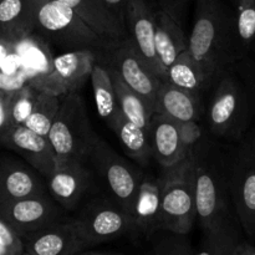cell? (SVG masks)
<instances>
[{
  "mask_svg": "<svg viewBox=\"0 0 255 255\" xmlns=\"http://www.w3.org/2000/svg\"><path fill=\"white\" fill-rule=\"evenodd\" d=\"M188 51L208 81L239 55L236 20L221 0H198Z\"/></svg>",
  "mask_w": 255,
  "mask_h": 255,
  "instance_id": "cell-1",
  "label": "cell"
},
{
  "mask_svg": "<svg viewBox=\"0 0 255 255\" xmlns=\"http://www.w3.org/2000/svg\"><path fill=\"white\" fill-rule=\"evenodd\" d=\"M35 32L66 51L91 50L104 54L109 45L69 5L60 0H26Z\"/></svg>",
  "mask_w": 255,
  "mask_h": 255,
  "instance_id": "cell-2",
  "label": "cell"
},
{
  "mask_svg": "<svg viewBox=\"0 0 255 255\" xmlns=\"http://www.w3.org/2000/svg\"><path fill=\"white\" fill-rule=\"evenodd\" d=\"M194 149L161 176L162 231L187 236L197 218L194 189Z\"/></svg>",
  "mask_w": 255,
  "mask_h": 255,
  "instance_id": "cell-3",
  "label": "cell"
},
{
  "mask_svg": "<svg viewBox=\"0 0 255 255\" xmlns=\"http://www.w3.org/2000/svg\"><path fill=\"white\" fill-rule=\"evenodd\" d=\"M47 137L59 157L87 159L97 134L92 129L84 100L77 92L61 96L60 109Z\"/></svg>",
  "mask_w": 255,
  "mask_h": 255,
  "instance_id": "cell-4",
  "label": "cell"
},
{
  "mask_svg": "<svg viewBox=\"0 0 255 255\" xmlns=\"http://www.w3.org/2000/svg\"><path fill=\"white\" fill-rule=\"evenodd\" d=\"M87 159L109 191L110 198L131 216L138 197L143 177L120 157L104 139L95 138Z\"/></svg>",
  "mask_w": 255,
  "mask_h": 255,
  "instance_id": "cell-5",
  "label": "cell"
},
{
  "mask_svg": "<svg viewBox=\"0 0 255 255\" xmlns=\"http://www.w3.org/2000/svg\"><path fill=\"white\" fill-rule=\"evenodd\" d=\"M86 247L112 241L133 231L132 218L111 198H95L72 219Z\"/></svg>",
  "mask_w": 255,
  "mask_h": 255,
  "instance_id": "cell-6",
  "label": "cell"
},
{
  "mask_svg": "<svg viewBox=\"0 0 255 255\" xmlns=\"http://www.w3.org/2000/svg\"><path fill=\"white\" fill-rule=\"evenodd\" d=\"M248 120V99L243 86L232 75H224L214 91L208 121L216 136H241Z\"/></svg>",
  "mask_w": 255,
  "mask_h": 255,
  "instance_id": "cell-7",
  "label": "cell"
},
{
  "mask_svg": "<svg viewBox=\"0 0 255 255\" xmlns=\"http://www.w3.org/2000/svg\"><path fill=\"white\" fill-rule=\"evenodd\" d=\"M229 191L241 227L255 238V143L244 144L228 167Z\"/></svg>",
  "mask_w": 255,
  "mask_h": 255,
  "instance_id": "cell-8",
  "label": "cell"
},
{
  "mask_svg": "<svg viewBox=\"0 0 255 255\" xmlns=\"http://www.w3.org/2000/svg\"><path fill=\"white\" fill-rule=\"evenodd\" d=\"M97 56L99 55L91 50L65 51L54 57L49 74L29 84L37 90L50 91L60 97L74 94L79 91L87 80L91 79Z\"/></svg>",
  "mask_w": 255,
  "mask_h": 255,
  "instance_id": "cell-9",
  "label": "cell"
},
{
  "mask_svg": "<svg viewBox=\"0 0 255 255\" xmlns=\"http://www.w3.org/2000/svg\"><path fill=\"white\" fill-rule=\"evenodd\" d=\"M124 19L132 49L161 81H166L156 51V11L147 0H127Z\"/></svg>",
  "mask_w": 255,
  "mask_h": 255,
  "instance_id": "cell-10",
  "label": "cell"
},
{
  "mask_svg": "<svg viewBox=\"0 0 255 255\" xmlns=\"http://www.w3.org/2000/svg\"><path fill=\"white\" fill-rule=\"evenodd\" d=\"M105 55V65L114 67L121 79L146 100L154 114L157 92L161 80L139 59L127 37L107 49Z\"/></svg>",
  "mask_w": 255,
  "mask_h": 255,
  "instance_id": "cell-11",
  "label": "cell"
},
{
  "mask_svg": "<svg viewBox=\"0 0 255 255\" xmlns=\"http://www.w3.org/2000/svg\"><path fill=\"white\" fill-rule=\"evenodd\" d=\"M45 193L11 202H0V218L6 221L20 236L35 233L60 222L61 211Z\"/></svg>",
  "mask_w": 255,
  "mask_h": 255,
  "instance_id": "cell-12",
  "label": "cell"
},
{
  "mask_svg": "<svg viewBox=\"0 0 255 255\" xmlns=\"http://www.w3.org/2000/svg\"><path fill=\"white\" fill-rule=\"evenodd\" d=\"M1 144L24 157L25 161L47 178L56 164L57 154L49 137L27 128L25 125H15L0 133Z\"/></svg>",
  "mask_w": 255,
  "mask_h": 255,
  "instance_id": "cell-13",
  "label": "cell"
},
{
  "mask_svg": "<svg viewBox=\"0 0 255 255\" xmlns=\"http://www.w3.org/2000/svg\"><path fill=\"white\" fill-rule=\"evenodd\" d=\"M46 179L52 198L64 208L74 209L91 184V173L82 159L57 156L54 171Z\"/></svg>",
  "mask_w": 255,
  "mask_h": 255,
  "instance_id": "cell-14",
  "label": "cell"
},
{
  "mask_svg": "<svg viewBox=\"0 0 255 255\" xmlns=\"http://www.w3.org/2000/svg\"><path fill=\"white\" fill-rule=\"evenodd\" d=\"M25 251L35 255H75L86 248L74 221L56 222L24 237Z\"/></svg>",
  "mask_w": 255,
  "mask_h": 255,
  "instance_id": "cell-15",
  "label": "cell"
},
{
  "mask_svg": "<svg viewBox=\"0 0 255 255\" xmlns=\"http://www.w3.org/2000/svg\"><path fill=\"white\" fill-rule=\"evenodd\" d=\"M152 154L163 168L176 166L186 159L192 151L187 148L182 137L181 122L154 112L149 122Z\"/></svg>",
  "mask_w": 255,
  "mask_h": 255,
  "instance_id": "cell-16",
  "label": "cell"
},
{
  "mask_svg": "<svg viewBox=\"0 0 255 255\" xmlns=\"http://www.w3.org/2000/svg\"><path fill=\"white\" fill-rule=\"evenodd\" d=\"M45 193L41 179L29 167L4 157L0 166V202H11Z\"/></svg>",
  "mask_w": 255,
  "mask_h": 255,
  "instance_id": "cell-17",
  "label": "cell"
},
{
  "mask_svg": "<svg viewBox=\"0 0 255 255\" xmlns=\"http://www.w3.org/2000/svg\"><path fill=\"white\" fill-rule=\"evenodd\" d=\"M161 214V177H143L132 213V232L149 238L162 231Z\"/></svg>",
  "mask_w": 255,
  "mask_h": 255,
  "instance_id": "cell-18",
  "label": "cell"
},
{
  "mask_svg": "<svg viewBox=\"0 0 255 255\" xmlns=\"http://www.w3.org/2000/svg\"><path fill=\"white\" fill-rule=\"evenodd\" d=\"M77 12L109 45V49L126 37L125 25L110 11L104 0H60Z\"/></svg>",
  "mask_w": 255,
  "mask_h": 255,
  "instance_id": "cell-19",
  "label": "cell"
},
{
  "mask_svg": "<svg viewBox=\"0 0 255 255\" xmlns=\"http://www.w3.org/2000/svg\"><path fill=\"white\" fill-rule=\"evenodd\" d=\"M199 110L198 94L172 85L168 81H161L154 112L166 115L178 122H189L199 119Z\"/></svg>",
  "mask_w": 255,
  "mask_h": 255,
  "instance_id": "cell-20",
  "label": "cell"
},
{
  "mask_svg": "<svg viewBox=\"0 0 255 255\" xmlns=\"http://www.w3.org/2000/svg\"><path fill=\"white\" fill-rule=\"evenodd\" d=\"M187 49L188 41L181 24L162 9L156 11V51L166 77L169 66Z\"/></svg>",
  "mask_w": 255,
  "mask_h": 255,
  "instance_id": "cell-21",
  "label": "cell"
},
{
  "mask_svg": "<svg viewBox=\"0 0 255 255\" xmlns=\"http://www.w3.org/2000/svg\"><path fill=\"white\" fill-rule=\"evenodd\" d=\"M35 32L34 20L26 0H0L1 41L17 45Z\"/></svg>",
  "mask_w": 255,
  "mask_h": 255,
  "instance_id": "cell-22",
  "label": "cell"
},
{
  "mask_svg": "<svg viewBox=\"0 0 255 255\" xmlns=\"http://www.w3.org/2000/svg\"><path fill=\"white\" fill-rule=\"evenodd\" d=\"M109 128L115 132L125 152L138 163L146 164L149 157L153 156L148 132L127 120L122 112L110 125Z\"/></svg>",
  "mask_w": 255,
  "mask_h": 255,
  "instance_id": "cell-23",
  "label": "cell"
},
{
  "mask_svg": "<svg viewBox=\"0 0 255 255\" xmlns=\"http://www.w3.org/2000/svg\"><path fill=\"white\" fill-rule=\"evenodd\" d=\"M109 67L110 74H111L115 91H116L117 101H119L120 109H121V112L124 114V116L131 122H133L134 125H137V126H139L141 128L146 129L148 132L149 122H151V117L153 115V111L151 110V107L148 106L146 100L141 95L137 94L134 90H132L121 79L119 72L114 67Z\"/></svg>",
  "mask_w": 255,
  "mask_h": 255,
  "instance_id": "cell-24",
  "label": "cell"
},
{
  "mask_svg": "<svg viewBox=\"0 0 255 255\" xmlns=\"http://www.w3.org/2000/svg\"><path fill=\"white\" fill-rule=\"evenodd\" d=\"M90 80H91L92 90H94L97 114L106 122L107 127H109L115 121V119L121 114L109 67L101 62L100 64L96 62L92 69Z\"/></svg>",
  "mask_w": 255,
  "mask_h": 255,
  "instance_id": "cell-25",
  "label": "cell"
},
{
  "mask_svg": "<svg viewBox=\"0 0 255 255\" xmlns=\"http://www.w3.org/2000/svg\"><path fill=\"white\" fill-rule=\"evenodd\" d=\"M166 81L198 95L199 91L209 82L199 65L191 56L188 49L182 52L167 70Z\"/></svg>",
  "mask_w": 255,
  "mask_h": 255,
  "instance_id": "cell-26",
  "label": "cell"
},
{
  "mask_svg": "<svg viewBox=\"0 0 255 255\" xmlns=\"http://www.w3.org/2000/svg\"><path fill=\"white\" fill-rule=\"evenodd\" d=\"M61 104V97L45 90H39L31 114L24 122L25 126L42 136H49L54 120Z\"/></svg>",
  "mask_w": 255,
  "mask_h": 255,
  "instance_id": "cell-27",
  "label": "cell"
},
{
  "mask_svg": "<svg viewBox=\"0 0 255 255\" xmlns=\"http://www.w3.org/2000/svg\"><path fill=\"white\" fill-rule=\"evenodd\" d=\"M234 20L239 47L248 51L255 44V0H237Z\"/></svg>",
  "mask_w": 255,
  "mask_h": 255,
  "instance_id": "cell-28",
  "label": "cell"
},
{
  "mask_svg": "<svg viewBox=\"0 0 255 255\" xmlns=\"http://www.w3.org/2000/svg\"><path fill=\"white\" fill-rule=\"evenodd\" d=\"M10 92V107L14 125H24L36 101L39 90L30 84Z\"/></svg>",
  "mask_w": 255,
  "mask_h": 255,
  "instance_id": "cell-29",
  "label": "cell"
},
{
  "mask_svg": "<svg viewBox=\"0 0 255 255\" xmlns=\"http://www.w3.org/2000/svg\"><path fill=\"white\" fill-rule=\"evenodd\" d=\"M154 254L156 255H214L207 251L194 253L191 244L188 243L183 234H174L166 236L159 239L154 244Z\"/></svg>",
  "mask_w": 255,
  "mask_h": 255,
  "instance_id": "cell-30",
  "label": "cell"
},
{
  "mask_svg": "<svg viewBox=\"0 0 255 255\" xmlns=\"http://www.w3.org/2000/svg\"><path fill=\"white\" fill-rule=\"evenodd\" d=\"M25 252L24 238L0 218V255H24Z\"/></svg>",
  "mask_w": 255,
  "mask_h": 255,
  "instance_id": "cell-31",
  "label": "cell"
},
{
  "mask_svg": "<svg viewBox=\"0 0 255 255\" xmlns=\"http://www.w3.org/2000/svg\"><path fill=\"white\" fill-rule=\"evenodd\" d=\"M15 126L11 116L10 107V92L7 90L0 91V133H4L7 129Z\"/></svg>",
  "mask_w": 255,
  "mask_h": 255,
  "instance_id": "cell-32",
  "label": "cell"
},
{
  "mask_svg": "<svg viewBox=\"0 0 255 255\" xmlns=\"http://www.w3.org/2000/svg\"><path fill=\"white\" fill-rule=\"evenodd\" d=\"M181 127L182 137H183V141L184 143H186L187 148H188L189 151H193L202 137L201 127L197 125V121L181 122Z\"/></svg>",
  "mask_w": 255,
  "mask_h": 255,
  "instance_id": "cell-33",
  "label": "cell"
},
{
  "mask_svg": "<svg viewBox=\"0 0 255 255\" xmlns=\"http://www.w3.org/2000/svg\"><path fill=\"white\" fill-rule=\"evenodd\" d=\"M188 1L189 0H159V5L163 11L171 15L174 20L181 24L186 14Z\"/></svg>",
  "mask_w": 255,
  "mask_h": 255,
  "instance_id": "cell-34",
  "label": "cell"
},
{
  "mask_svg": "<svg viewBox=\"0 0 255 255\" xmlns=\"http://www.w3.org/2000/svg\"><path fill=\"white\" fill-rule=\"evenodd\" d=\"M105 4L110 9V11L125 25V7H126L127 0H104Z\"/></svg>",
  "mask_w": 255,
  "mask_h": 255,
  "instance_id": "cell-35",
  "label": "cell"
},
{
  "mask_svg": "<svg viewBox=\"0 0 255 255\" xmlns=\"http://www.w3.org/2000/svg\"><path fill=\"white\" fill-rule=\"evenodd\" d=\"M232 255H255V247L249 244L248 242H241Z\"/></svg>",
  "mask_w": 255,
  "mask_h": 255,
  "instance_id": "cell-36",
  "label": "cell"
},
{
  "mask_svg": "<svg viewBox=\"0 0 255 255\" xmlns=\"http://www.w3.org/2000/svg\"><path fill=\"white\" fill-rule=\"evenodd\" d=\"M75 255H121V254L110 253V252H92V253H77Z\"/></svg>",
  "mask_w": 255,
  "mask_h": 255,
  "instance_id": "cell-37",
  "label": "cell"
},
{
  "mask_svg": "<svg viewBox=\"0 0 255 255\" xmlns=\"http://www.w3.org/2000/svg\"><path fill=\"white\" fill-rule=\"evenodd\" d=\"M24 255H35V254H31V253H27V252H25Z\"/></svg>",
  "mask_w": 255,
  "mask_h": 255,
  "instance_id": "cell-38",
  "label": "cell"
},
{
  "mask_svg": "<svg viewBox=\"0 0 255 255\" xmlns=\"http://www.w3.org/2000/svg\"><path fill=\"white\" fill-rule=\"evenodd\" d=\"M254 143H255V142H254Z\"/></svg>",
  "mask_w": 255,
  "mask_h": 255,
  "instance_id": "cell-39",
  "label": "cell"
}]
</instances>
